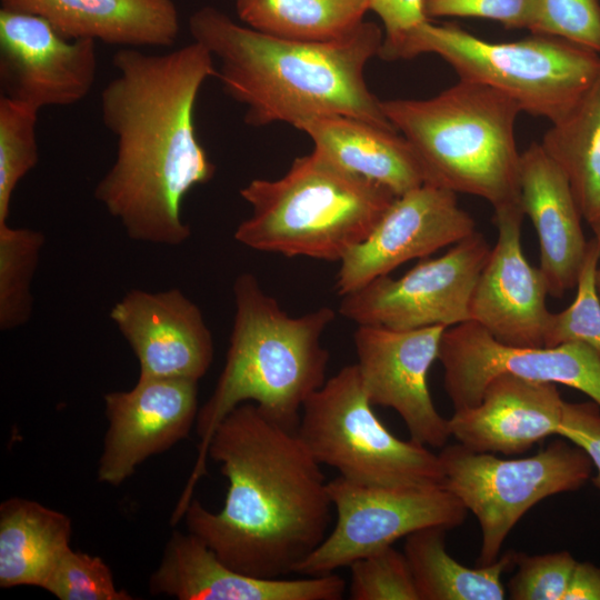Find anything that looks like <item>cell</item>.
Instances as JSON below:
<instances>
[{
  "mask_svg": "<svg viewBox=\"0 0 600 600\" xmlns=\"http://www.w3.org/2000/svg\"><path fill=\"white\" fill-rule=\"evenodd\" d=\"M563 600H600V567L577 561Z\"/></svg>",
  "mask_w": 600,
  "mask_h": 600,
  "instance_id": "38",
  "label": "cell"
},
{
  "mask_svg": "<svg viewBox=\"0 0 600 600\" xmlns=\"http://www.w3.org/2000/svg\"><path fill=\"white\" fill-rule=\"evenodd\" d=\"M136 354L143 378L199 381L213 359V340L200 308L181 290L133 289L110 310Z\"/></svg>",
  "mask_w": 600,
  "mask_h": 600,
  "instance_id": "18",
  "label": "cell"
},
{
  "mask_svg": "<svg viewBox=\"0 0 600 600\" xmlns=\"http://www.w3.org/2000/svg\"><path fill=\"white\" fill-rule=\"evenodd\" d=\"M409 141L424 183L483 198L493 210L520 206L518 103L501 91L460 80L429 99L380 102Z\"/></svg>",
  "mask_w": 600,
  "mask_h": 600,
  "instance_id": "5",
  "label": "cell"
},
{
  "mask_svg": "<svg viewBox=\"0 0 600 600\" xmlns=\"http://www.w3.org/2000/svg\"><path fill=\"white\" fill-rule=\"evenodd\" d=\"M349 567L352 600H420L408 560L393 546L358 559Z\"/></svg>",
  "mask_w": 600,
  "mask_h": 600,
  "instance_id": "31",
  "label": "cell"
},
{
  "mask_svg": "<svg viewBox=\"0 0 600 600\" xmlns=\"http://www.w3.org/2000/svg\"><path fill=\"white\" fill-rule=\"evenodd\" d=\"M523 216L521 207L494 210L498 238L472 291L469 317L503 344L539 348L551 317L549 290L541 270L523 254Z\"/></svg>",
  "mask_w": 600,
  "mask_h": 600,
  "instance_id": "17",
  "label": "cell"
},
{
  "mask_svg": "<svg viewBox=\"0 0 600 600\" xmlns=\"http://www.w3.org/2000/svg\"><path fill=\"white\" fill-rule=\"evenodd\" d=\"M327 488L337 512L336 526L296 566L294 573H331L417 530L459 527L468 511L444 484L384 487L339 476L328 481Z\"/></svg>",
  "mask_w": 600,
  "mask_h": 600,
  "instance_id": "10",
  "label": "cell"
},
{
  "mask_svg": "<svg viewBox=\"0 0 600 600\" xmlns=\"http://www.w3.org/2000/svg\"><path fill=\"white\" fill-rule=\"evenodd\" d=\"M490 250L484 236L474 231L398 279L382 276L342 296L339 313L358 326L394 330L470 321V298Z\"/></svg>",
  "mask_w": 600,
  "mask_h": 600,
  "instance_id": "11",
  "label": "cell"
},
{
  "mask_svg": "<svg viewBox=\"0 0 600 600\" xmlns=\"http://www.w3.org/2000/svg\"><path fill=\"white\" fill-rule=\"evenodd\" d=\"M439 457L444 487L480 524L477 566L499 558L508 534L529 509L550 496L579 490L593 472L588 453L567 439L519 459L476 452L460 443L444 446Z\"/></svg>",
  "mask_w": 600,
  "mask_h": 600,
  "instance_id": "9",
  "label": "cell"
},
{
  "mask_svg": "<svg viewBox=\"0 0 600 600\" xmlns=\"http://www.w3.org/2000/svg\"><path fill=\"white\" fill-rule=\"evenodd\" d=\"M446 329L359 324L353 333L356 364L370 403L396 410L410 439L426 447L443 448L451 437L449 420L437 411L428 388V372Z\"/></svg>",
  "mask_w": 600,
  "mask_h": 600,
  "instance_id": "13",
  "label": "cell"
},
{
  "mask_svg": "<svg viewBox=\"0 0 600 600\" xmlns=\"http://www.w3.org/2000/svg\"><path fill=\"white\" fill-rule=\"evenodd\" d=\"M39 109L0 96V223L8 222L13 192L39 161Z\"/></svg>",
  "mask_w": 600,
  "mask_h": 600,
  "instance_id": "29",
  "label": "cell"
},
{
  "mask_svg": "<svg viewBox=\"0 0 600 600\" xmlns=\"http://www.w3.org/2000/svg\"><path fill=\"white\" fill-rule=\"evenodd\" d=\"M533 0H423L427 18H484L507 29H528Z\"/></svg>",
  "mask_w": 600,
  "mask_h": 600,
  "instance_id": "35",
  "label": "cell"
},
{
  "mask_svg": "<svg viewBox=\"0 0 600 600\" xmlns=\"http://www.w3.org/2000/svg\"><path fill=\"white\" fill-rule=\"evenodd\" d=\"M520 206L537 231L539 269L549 294L562 297L577 286L588 240L570 183L541 143H531L520 158Z\"/></svg>",
  "mask_w": 600,
  "mask_h": 600,
  "instance_id": "21",
  "label": "cell"
},
{
  "mask_svg": "<svg viewBox=\"0 0 600 600\" xmlns=\"http://www.w3.org/2000/svg\"><path fill=\"white\" fill-rule=\"evenodd\" d=\"M540 143L566 174L582 218L600 222V72Z\"/></svg>",
  "mask_w": 600,
  "mask_h": 600,
  "instance_id": "26",
  "label": "cell"
},
{
  "mask_svg": "<svg viewBox=\"0 0 600 600\" xmlns=\"http://www.w3.org/2000/svg\"><path fill=\"white\" fill-rule=\"evenodd\" d=\"M438 360L454 410L479 403L487 384L504 373L573 388L600 407V357L582 342L512 347L467 321L444 330Z\"/></svg>",
  "mask_w": 600,
  "mask_h": 600,
  "instance_id": "12",
  "label": "cell"
},
{
  "mask_svg": "<svg viewBox=\"0 0 600 600\" xmlns=\"http://www.w3.org/2000/svg\"><path fill=\"white\" fill-rule=\"evenodd\" d=\"M474 231V220L459 207L456 192L423 183L397 197L369 237L341 259L337 293L348 294Z\"/></svg>",
  "mask_w": 600,
  "mask_h": 600,
  "instance_id": "15",
  "label": "cell"
},
{
  "mask_svg": "<svg viewBox=\"0 0 600 600\" xmlns=\"http://www.w3.org/2000/svg\"><path fill=\"white\" fill-rule=\"evenodd\" d=\"M108 430L98 480L119 486L146 459L184 439L198 416V381L143 378L104 394Z\"/></svg>",
  "mask_w": 600,
  "mask_h": 600,
  "instance_id": "16",
  "label": "cell"
},
{
  "mask_svg": "<svg viewBox=\"0 0 600 600\" xmlns=\"http://www.w3.org/2000/svg\"><path fill=\"white\" fill-rule=\"evenodd\" d=\"M188 27L193 41L219 60L216 77L224 93L246 107L250 126L346 116L397 130L364 79L384 36L374 22L330 41H298L262 33L206 6L190 16Z\"/></svg>",
  "mask_w": 600,
  "mask_h": 600,
  "instance_id": "3",
  "label": "cell"
},
{
  "mask_svg": "<svg viewBox=\"0 0 600 600\" xmlns=\"http://www.w3.org/2000/svg\"><path fill=\"white\" fill-rule=\"evenodd\" d=\"M528 30L600 53V1L533 0Z\"/></svg>",
  "mask_w": 600,
  "mask_h": 600,
  "instance_id": "33",
  "label": "cell"
},
{
  "mask_svg": "<svg viewBox=\"0 0 600 600\" xmlns=\"http://www.w3.org/2000/svg\"><path fill=\"white\" fill-rule=\"evenodd\" d=\"M208 458L220 464L228 490L218 512L192 499L183 518L230 568L259 578L293 572L327 537V481L298 428L244 402L219 423Z\"/></svg>",
  "mask_w": 600,
  "mask_h": 600,
  "instance_id": "2",
  "label": "cell"
},
{
  "mask_svg": "<svg viewBox=\"0 0 600 600\" xmlns=\"http://www.w3.org/2000/svg\"><path fill=\"white\" fill-rule=\"evenodd\" d=\"M96 41L68 39L36 14L0 9L1 96L38 108L72 106L94 86Z\"/></svg>",
  "mask_w": 600,
  "mask_h": 600,
  "instance_id": "14",
  "label": "cell"
},
{
  "mask_svg": "<svg viewBox=\"0 0 600 600\" xmlns=\"http://www.w3.org/2000/svg\"><path fill=\"white\" fill-rule=\"evenodd\" d=\"M1 8L41 17L68 39L122 48L171 47L179 33L172 0H1Z\"/></svg>",
  "mask_w": 600,
  "mask_h": 600,
  "instance_id": "22",
  "label": "cell"
},
{
  "mask_svg": "<svg viewBox=\"0 0 600 600\" xmlns=\"http://www.w3.org/2000/svg\"><path fill=\"white\" fill-rule=\"evenodd\" d=\"M447 529L430 527L406 537L403 553L420 600H502V574L514 566L508 551L487 566L469 568L446 548Z\"/></svg>",
  "mask_w": 600,
  "mask_h": 600,
  "instance_id": "25",
  "label": "cell"
},
{
  "mask_svg": "<svg viewBox=\"0 0 600 600\" xmlns=\"http://www.w3.org/2000/svg\"><path fill=\"white\" fill-rule=\"evenodd\" d=\"M251 208L234 231L261 252L341 259L364 241L397 198L317 150L298 157L279 179H253L240 190Z\"/></svg>",
  "mask_w": 600,
  "mask_h": 600,
  "instance_id": "6",
  "label": "cell"
},
{
  "mask_svg": "<svg viewBox=\"0 0 600 600\" xmlns=\"http://www.w3.org/2000/svg\"><path fill=\"white\" fill-rule=\"evenodd\" d=\"M299 434L320 464L384 487L443 484L439 454L392 434L372 410L357 364L341 368L304 402Z\"/></svg>",
  "mask_w": 600,
  "mask_h": 600,
  "instance_id": "8",
  "label": "cell"
},
{
  "mask_svg": "<svg viewBox=\"0 0 600 600\" xmlns=\"http://www.w3.org/2000/svg\"><path fill=\"white\" fill-rule=\"evenodd\" d=\"M590 227H591V229L593 231L594 238L597 239V241H598V243L600 246V222L593 223ZM594 281H596L597 293H598L599 299H600V268H598L597 271H596Z\"/></svg>",
  "mask_w": 600,
  "mask_h": 600,
  "instance_id": "39",
  "label": "cell"
},
{
  "mask_svg": "<svg viewBox=\"0 0 600 600\" xmlns=\"http://www.w3.org/2000/svg\"><path fill=\"white\" fill-rule=\"evenodd\" d=\"M112 63L117 76L100 94V110L116 158L94 198L130 239L179 246L191 234L182 201L216 172L194 127L199 91L217 73L214 58L192 41L161 54L121 48Z\"/></svg>",
  "mask_w": 600,
  "mask_h": 600,
  "instance_id": "1",
  "label": "cell"
},
{
  "mask_svg": "<svg viewBox=\"0 0 600 600\" xmlns=\"http://www.w3.org/2000/svg\"><path fill=\"white\" fill-rule=\"evenodd\" d=\"M517 572L508 582L512 600H563L577 560L567 551L529 556L513 551Z\"/></svg>",
  "mask_w": 600,
  "mask_h": 600,
  "instance_id": "34",
  "label": "cell"
},
{
  "mask_svg": "<svg viewBox=\"0 0 600 600\" xmlns=\"http://www.w3.org/2000/svg\"><path fill=\"white\" fill-rule=\"evenodd\" d=\"M149 589L179 600H340L346 581L333 572L298 579L249 576L227 566L194 534L173 531Z\"/></svg>",
  "mask_w": 600,
  "mask_h": 600,
  "instance_id": "19",
  "label": "cell"
},
{
  "mask_svg": "<svg viewBox=\"0 0 600 600\" xmlns=\"http://www.w3.org/2000/svg\"><path fill=\"white\" fill-rule=\"evenodd\" d=\"M346 170L381 184L396 197L424 183L419 160L397 130L346 116H320L293 126Z\"/></svg>",
  "mask_w": 600,
  "mask_h": 600,
  "instance_id": "23",
  "label": "cell"
},
{
  "mask_svg": "<svg viewBox=\"0 0 600 600\" xmlns=\"http://www.w3.org/2000/svg\"><path fill=\"white\" fill-rule=\"evenodd\" d=\"M434 53L460 80L492 87L513 99L521 111L551 123L563 117L600 72V53L542 34L512 42H488L454 24L429 20L392 42H382L383 60Z\"/></svg>",
  "mask_w": 600,
  "mask_h": 600,
  "instance_id": "7",
  "label": "cell"
},
{
  "mask_svg": "<svg viewBox=\"0 0 600 600\" xmlns=\"http://www.w3.org/2000/svg\"><path fill=\"white\" fill-rule=\"evenodd\" d=\"M558 436L582 448L590 457L596 474L591 478L600 492V407L591 401L566 402Z\"/></svg>",
  "mask_w": 600,
  "mask_h": 600,
  "instance_id": "36",
  "label": "cell"
},
{
  "mask_svg": "<svg viewBox=\"0 0 600 600\" xmlns=\"http://www.w3.org/2000/svg\"><path fill=\"white\" fill-rule=\"evenodd\" d=\"M41 231L0 223V329L24 326L32 316L33 276L44 246Z\"/></svg>",
  "mask_w": 600,
  "mask_h": 600,
  "instance_id": "28",
  "label": "cell"
},
{
  "mask_svg": "<svg viewBox=\"0 0 600 600\" xmlns=\"http://www.w3.org/2000/svg\"><path fill=\"white\" fill-rule=\"evenodd\" d=\"M240 21L262 33L298 41H330L354 30L370 0H236Z\"/></svg>",
  "mask_w": 600,
  "mask_h": 600,
  "instance_id": "27",
  "label": "cell"
},
{
  "mask_svg": "<svg viewBox=\"0 0 600 600\" xmlns=\"http://www.w3.org/2000/svg\"><path fill=\"white\" fill-rule=\"evenodd\" d=\"M566 402L556 383L500 374L473 407L454 410L451 437L476 452L519 454L557 434Z\"/></svg>",
  "mask_w": 600,
  "mask_h": 600,
  "instance_id": "20",
  "label": "cell"
},
{
  "mask_svg": "<svg viewBox=\"0 0 600 600\" xmlns=\"http://www.w3.org/2000/svg\"><path fill=\"white\" fill-rule=\"evenodd\" d=\"M232 292L234 316L226 362L198 411V457L171 516L176 522L207 472L210 440L228 413L251 401L276 421L298 428L304 402L326 382L329 352L321 338L336 319L330 307L291 317L250 272L237 277Z\"/></svg>",
  "mask_w": 600,
  "mask_h": 600,
  "instance_id": "4",
  "label": "cell"
},
{
  "mask_svg": "<svg viewBox=\"0 0 600 600\" xmlns=\"http://www.w3.org/2000/svg\"><path fill=\"white\" fill-rule=\"evenodd\" d=\"M384 28L383 42H392L429 20L423 11V0H370Z\"/></svg>",
  "mask_w": 600,
  "mask_h": 600,
  "instance_id": "37",
  "label": "cell"
},
{
  "mask_svg": "<svg viewBox=\"0 0 600 600\" xmlns=\"http://www.w3.org/2000/svg\"><path fill=\"white\" fill-rule=\"evenodd\" d=\"M70 518L24 498L0 506V587L46 586L70 548Z\"/></svg>",
  "mask_w": 600,
  "mask_h": 600,
  "instance_id": "24",
  "label": "cell"
},
{
  "mask_svg": "<svg viewBox=\"0 0 600 600\" xmlns=\"http://www.w3.org/2000/svg\"><path fill=\"white\" fill-rule=\"evenodd\" d=\"M44 590L60 600H131L124 590L116 587L109 566L97 556L74 551L63 553Z\"/></svg>",
  "mask_w": 600,
  "mask_h": 600,
  "instance_id": "32",
  "label": "cell"
},
{
  "mask_svg": "<svg viewBox=\"0 0 600 600\" xmlns=\"http://www.w3.org/2000/svg\"><path fill=\"white\" fill-rule=\"evenodd\" d=\"M599 259L600 246L593 237L588 240L576 297L564 310L551 313L544 347L577 341L589 346L600 357V299L594 281Z\"/></svg>",
  "mask_w": 600,
  "mask_h": 600,
  "instance_id": "30",
  "label": "cell"
}]
</instances>
